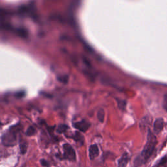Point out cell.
<instances>
[{"label": "cell", "mask_w": 167, "mask_h": 167, "mask_svg": "<svg viewBox=\"0 0 167 167\" xmlns=\"http://www.w3.org/2000/svg\"><path fill=\"white\" fill-rule=\"evenodd\" d=\"M157 143V140L156 136L154 135V134L150 130H149L147 136V141H146L143 150L139 157V159H138L139 164H144L147 162L151 155H153L155 147H156Z\"/></svg>", "instance_id": "cell-1"}, {"label": "cell", "mask_w": 167, "mask_h": 167, "mask_svg": "<svg viewBox=\"0 0 167 167\" xmlns=\"http://www.w3.org/2000/svg\"><path fill=\"white\" fill-rule=\"evenodd\" d=\"M22 131V126L20 124L14 125L9 129L1 137V142L5 146H15L18 140V136L20 131Z\"/></svg>", "instance_id": "cell-2"}, {"label": "cell", "mask_w": 167, "mask_h": 167, "mask_svg": "<svg viewBox=\"0 0 167 167\" xmlns=\"http://www.w3.org/2000/svg\"><path fill=\"white\" fill-rule=\"evenodd\" d=\"M63 154L61 159L68 160L70 161H75L77 159V155L74 148L69 144H65L63 146Z\"/></svg>", "instance_id": "cell-3"}, {"label": "cell", "mask_w": 167, "mask_h": 167, "mask_svg": "<svg viewBox=\"0 0 167 167\" xmlns=\"http://www.w3.org/2000/svg\"><path fill=\"white\" fill-rule=\"evenodd\" d=\"M90 126V123L86 122V120H82L80 122H78L73 124V127L82 132H86L89 129Z\"/></svg>", "instance_id": "cell-4"}, {"label": "cell", "mask_w": 167, "mask_h": 167, "mask_svg": "<svg viewBox=\"0 0 167 167\" xmlns=\"http://www.w3.org/2000/svg\"><path fill=\"white\" fill-rule=\"evenodd\" d=\"M164 127V120L163 118H159L155 119L153 125V131L155 134L160 133Z\"/></svg>", "instance_id": "cell-5"}, {"label": "cell", "mask_w": 167, "mask_h": 167, "mask_svg": "<svg viewBox=\"0 0 167 167\" xmlns=\"http://www.w3.org/2000/svg\"><path fill=\"white\" fill-rule=\"evenodd\" d=\"M99 155V149L97 145H91L89 148V156L91 160H94Z\"/></svg>", "instance_id": "cell-6"}, {"label": "cell", "mask_w": 167, "mask_h": 167, "mask_svg": "<svg viewBox=\"0 0 167 167\" xmlns=\"http://www.w3.org/2000/svg\"><path fill=\"white\" fill-rule=\"evenodd\" d=\"M129 161V155L127 153H124L118 161V167H127Z\"/></svg>", "instance_id": "cell-7"}, {"label": "cell", "mask_w": 167, "mask_h": 167, "mask_svg": "<svg viewBox=\"0 0 167 167\" xmlns=\"http://www.w3.org/2000/svg\"><path fill=\"white\" fill-rule=\"evenodd\" d=\"M153 167H167V155L161 158L155 164Z\"/></svg>", "instance_id": "cell-8"}, {"label": "cell", "mask_w": 167, "mask_h": 167, "mask_svg": "<svg viewBox=\"0 0 167 167\" xmlns=\"http://www.w3.org/2000/svg\"><path fill=\"white\" fill-rule=\"evenodd\" d=\"M72 138L74 139L76 142L80 143L81 145L83 144L84 143V138L82 136V134L79 133H75V134L72 136Z\"/></svg>", "instance_id": "cell-9"}, {"label": "cell", "mask_w": 167, "mask_h": 167, "mask_svg": "<svg viewBox=\"0 0 167 167\" xmlns=\"http://www.w3.org/2000/svg\"><path fill=\"white\" fill-rule=\"evenodd\" d=\"M20 153L22 155H24L28 149V143L26 141H21L20 144Z\"/></svg>", "instance_id": "cell-10"}, {"label": "cell", "mask_w": 167, "mask_h": 167, "mask_svg": "<svg viewBox=\"0 0 167 167\" xmlns=\"http://www.w3.org/2000/svg\"><path fill=\"white\" fill-rule=\"evenodd\" d=\"M36 133V129H35L33 126H30V127L27 129V131L26 132V134L28 136H31L34 135Z\"/></svg>", "instance_id": "cell-11"}, {"label": "cell", "mask_w": 167, "mask_h": 167, "mask_svg": "<svg viewBox=\"0 0 167 167\" xmlns=\"http://www.w3.org/2000/svg\"><path fill=\"white\" fill-rule=\"evenodd\" d=\"M97 118L99 119V121L102 123L104 122V111L103 109H100L97 112Z\"/></svg>", "instance_id": "cell-12"}, {"label": "cell", "mask_w": 167, "mask_h": 167, "mask_svg": "<svg viewBox=\"0 0 167 167\" xmlns=\"http://www.w3.org/2000/svg\"><path fill=\"white\" fill-rule=\"evenodd\" d=\"M68 129V127L66 125H62V124H61L58 127V129H57V132L58 133H64V132H65L66 130Z\"/></svg>", "instance_id": "cell-13"}, {"label": "cell", "mask_w": 167, "mask_h": 167, "mask_svg": "<svg viewBox=\"0 0 167 167\" xmlns=\"http://www.w3.org/2000/svg\"><path fill=\"white\" fill-rule=\"evenodd\" d=\"M40 163H41V165L43 166H45V167H50V163L48 162V161L45 159H41Z\"/></svg>", "instance_id": "cell-14"}, {"label": "cell", "mask_w": 167, "mask_h": 167, "mask_svg": "<svg viewBox=\"0 0 167 167\" xmlns=\"http://www.w3.org/2000/svg\"><path fill=\"white\" fill-rule=\"evenodd\" d=\"M58 79L61 82L67 83V80H68V77H67V76H63V77H58Z\"/></svg>", "instance_id": "cell-15"}, {"label": "cell", "mask_w": 167, "mask_h": 167, "mask_svg": "<svg viewBox=\"0 0 167 167\" xmlns=\"http://www.w3.org/2000/svg\"><path fill=\"white\" fill-rule=\"evenodd\" d=\"M163 107L165 110L167 112V93L164 95V99H163Z\"/></svg>", "instance_id": "cell-16"}, {"label": "cell", "mask_w": 167, "mask_h": 167, "mask_svg": "<svg viewBox=\"0 0 167 167\" xmlns=\"http://www.w3.org/2000/svg\"><path fill=\"white\" fill-rule=\"evenodd\" d=\"M122 102H124V101L120 100L119 102H118V106H119V107L120 108H122V109H124L125 107V102H124V103H123V104H122Z\"/></svg>", "instance_id": "cell-17"}]
</instances>
